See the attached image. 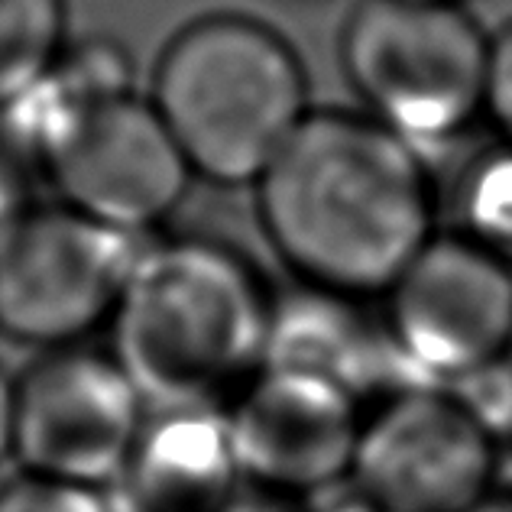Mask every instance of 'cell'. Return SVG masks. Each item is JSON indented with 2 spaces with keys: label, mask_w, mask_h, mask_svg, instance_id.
<instances>
[{
  "label": "cell",
  "mask_w": 512,
  "mask_h": 512,
  "mask_svg": "<svg viewBox=\"0 0 512 512\" xmlns=\"http://www.w3.org/2000/svg\"><path fill=\"white\" fill-rule=\"evenodd\" d=\"M224 409L240 483L305 500L350 477L363 402L325 376L260 367Z\"/></svg>",
  "instance_id": "9"
},
{
  "label": "cell",
  "mask_w": 512,
  "mask_h": 512,
  "mask_svg": "<svg viewBox=\"0 0 512 512\" xmlns=\"http://www.w3.org/2000/svg\"><path fill=\"white\" fill-rule=\"evenodd\" d=\"M325 512H380V509H373L370 503H363L360 496L347 493V500H338V503H334V506H328Z\"/></svg>",
  "instance_id": "22"
},
{
  "label": "cell",
  "mask_w": 512,
  "mask_h": 512,
  "mask_svg": "<svg viewBox=\"0 0 512 512\" xmlns=\"http://www.w3.org/2000/svg\"><path fill=\"white\" fill-rule=\"evenodd\" d=\"M263 367L325 376L350 389L363 406L393 389L422 383L399 357L383 315H370V302L305 282L273 299Z\"/></svg>",
  "instance_id": "11"
},
{
  "label": "cell",
  "mask_w": 512,
  "mask_h": 512,
  "mask_svg": "<svg viewBox=\"0 0 512 512\" xmlns=\"http://www.w3.org/2000/svg\"><path fill=\"white\" fill-rule=\"evenodd\" d=\"M146 402L114 357L52 350L17 383L13 457L26 474L104 487L120 477Z\"/></svg>",
  "instance_id": "8"
},
{
  "label": "cell",
  "mask_w": 512,
  "mask_h": 512,
  "mask_svg": "<svg viewBox=\"0 0 512 512\" xmlns=\"http://www.w3.org/2000/svg\"><path fill=\"white\" fill-rule=\"evenodd\" d=\"M46 172L62 205L143 237L182 205L195 179L163 114L137 94L101 107Z\"/></svg>",
  "instance_id": "10"
},
{
  "label": "cell",
  "mask_w": 512,
  "mask_h": 512,
  "mask_svg": "<svg viewBox=\"0 0 512 512\" xmlns=\"http://www.w3.org/2000/svg\"><path fill=\"white\" fill-rule=\"evenodd\" d=\"M253 188L295 279L347 299H383L438 234L425 153L363 111L312 107Z\"/></svg>",
  "instance_id": "1"
},
{
  "label": "cell",
  "mask_w": 512,
  "mask_h": 512,
  "mask_svg": "<svg viewBox=\"0 0 512 512\" xmlns=\"http://www.w3.org/2000/svg\"><path fill=\"white\" fill-rule=\"evenodd\" d=\"M0 512H114L101 487L23 474L0 483Z\"/></svg>",
  "instance_id": "17"
},
{
  "label": "cell",
  "mask_w": 512,
  "mask_h": 512,
  "mask_svg": "<svg viewBox=\"0 0 512 512\" xmlns=\"http://www.w3.org/2000/svg\"><path fill=\"white\" fill-rule=\"evenodd\" d=\"M383 321L422 383H451L512 354V263L438 231L383 295Z\"/></svg>",
  "instance_id": "7"
},
{
  "label": "cell",
  "mask_w": 512,
  "mask_h": 512,
  "mask_svg": "<svg viewBox=\"0 0 512 512\" xmlns=\"http://www.w3.org/2000/svg\"><path fill=\"white\" fill-rule=\"evenodd\" d=\"M146 240L69 205H30L0 231V334L62 350L111 325Z\"/></svg>",
  "instance_id": "5"
},
{
  "label": "cell",
  "mask_w": 512,
  "mask_h": 512,
  "mask_svg": "<svg viewBox=\"0 0 512 512\" xmlns=\"http://www.w3.org/2000/svg\"><path fill=\"white\" fill-rule=\"evenodd\" d=\"M483 117L500 133V140L512 143V20L490 36Z\"/></svg>",
  "instance_id": "18"
},
{
  "label": "cell",
  "mask_w": 512,
  "mask_h": 512,
  "mask_svg": "<svg viewBox=\"0 0 512 512\" xmlns=\"http://www.w3.org/2000/svg\"><path fill=\"white\" fill-rule=\"evenodd\" d=\"M114 483V512H221L240 490L224 409H156Z\"/></svg>",
  "instance_id": "12"
},
{
  "label": "cell",
  "mask_w": 512,
  "mask_h": 512,
  "mask_svg": "<svg viewBox=\"0 0 512 512\" xmlns=\"http://www.w3.org/2000/svg\"><path fill=\"white\" fill-rule=\"evenodd\" d=\"M13 409H17V383L0 370V461L13 454Z\"/></svg>",
  "instance_id": "21"
},
{
  "label": "cell",
  "mask_w": 512,
  "mask_h": 512,
  "mask_svg": "<svg viewBox=\"0 0 512 512\" xmlns=\"http://www.w3.org/2000/svg\"><path fill=\"white\" fill-rule=\"evenodd\" d=\"M444 389L490 438L500 441L503 435H512V354L457 376L444 383Z\"/></svg>",
  "instance_id": "16"
},
{
  "label": "cell",
  "mask_w": 512,
  "mask_h": 512,
  "mask_svg": "<svg viewBox=\"0 0 512 512\" xmlns=\"http://www.w3.org/2000/svg\"><path fill=\"white\" fill-rule=\"evenodd\" d=\"M153 104L195 175L256 179L312 114L302 59L273 26L218 13L185 26L159 59Z\"/></svg>",
  "instance_id": "3"
},
{
  "label": "cell",
  "mask_w": 512,
  "mask_h": 512,
  "mask_svg": "<svg viewBox=\"0 0 512 512\" xmlns=\"http://www.w3.org/2000/svg\"><path fill=\"white\" fill-rule=\"evenodd\" d=\"M425 4H448V7H467L470 0H425Z\"/></svg>",
  "instance_id": "24"
},
{
  "label": "cell",
  "mask_w": 512,
  "mask_h": 512,
  "mask_svg": "<svg viewBox=\"0 0 512 512\" xmlns=\"http://www.w3.org/2000/svg\"><path fill=\"white\" fill-rule=\"evenodd\" d=\"M490 36L467 7L357 0L341 30V69L376 124L425 153L483 117Z\"/></svg>",
  "instance_id": "4"
},
{
  "label": "cell",
  "mask_w": 512,
  "mask_h": 512,
  "mask_svg": "<svg viewBox=\"0 0 512 512\" xmlns=\"http://www.w3.org/2000/svg\"><path fill=\"white\" fill-rule=\"evenodd\" d=\"M474 512H512V503H500V500H493V496H490V500H483Z\"/></svg>",
  "instance_id": "23"
},
{
  "label": "cell",
  "mask_w": 512,
  "mask_h": 512,
  "mask_svg": "<svg viewBox=\"0 0 512 512\" xmlns=\"http://www.w3.org/2000/svg\"><path fill=\"white\" fill-rule=\"evenodd\" d=\"M124 94H133V65L114 39L65 46L33 85L0 107V146L46 169L101 107Z\"/></svg>",
  "instance_id": "13"
},
{
  "label": "cell",
  "mask_w": 512,
  "mask_h": 512,
  "mask_svg": "<svg viewBox=\"0 0 512 512\" xmlns=\"http://www.w3.org/2000/svg\"><path fill=\"white\" fill-rule=\"evenodd\" d=\"M457 234L512 263V143L496 140L470 159L454 185Z\"/></svg>",
  "instance_id": "14"
},
{
  "label": "cell",
  "mask_w": 512,
  "mask_h": 512,
  "mask_svg": "<svg viewBox=\"0 0 512 512\" xmlns=\"http://www.w3.org/2000/svg\"><path fill=\"white\" fill-rule=\"evenodd\" d=\"M295 503L299 500H286V496L247 487V490H237L231 500L221 506V512H302Z\"/></svg>",
  "instance_id": "20"
},
{
  "label": "cell",
  "mask_w": 512,
  "mask_h": 512,
  "mask_svg": "<svg viewBox=\"0 0 512 512\" xmlns=\"http://www.w3.org/2000/svg\"><path fill=\"white\" fill-rule=\"evenodd\" d=\"M490 438L438 383H412L363 409L347 487L380 512H474L496 477Z\"/></svg>",
  "instance_id": "6"
},
{
  "label": "cell",
  "mask_w": 512,
  "mask_h": 512,
  "mask_svg": "<svg viewBox=\"0 0 512 512\" xmlns=\"http://www.w3.org/2000/svg\"><path fill=\"white\" fill-rule=\"evenodd\" d=\"M26 208H30V201H26L20 159L7 146H0V231L17 221Z\"/></svg>",
  "instance_id": "19"
},
{
  "label": "cell",
  "mask_w": 512,
  "mask_h": 512,
  "mask_svg": "<svg viewBox=\"0 0 512 512\" xmlns=\"http://www.w3.org/2000/svg\"><path fill=\"white\" fill-rule=\"evenodd\" d=\"M62 49V0H0V107L33 85Z\"/></svg>",
  "instance_id": "15"
},
{
  "label": "cell",
  "mask_w": 512,
  "mask_h": 512,
  "mask_svg": "<svg viewBox=\"0 0 512 512\" xmlns=\"http://www.w3.org/2000/svg\"><path fill=\"white\" fill-rule=\"evenodd\" d=\"M273 299L221 240L150 237L111 315V357L146 406H218L263 367Z\"/></svg>",
  "instance_id": "2"
}]
</instances>
